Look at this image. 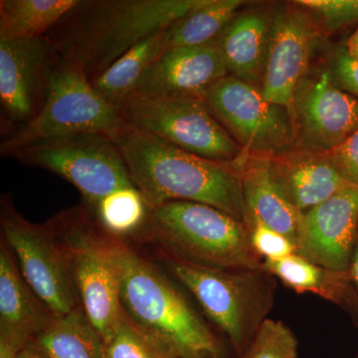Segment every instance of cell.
Here are the masks:
<instances>
[{
    "instance_id": "cell-7",
    "label": "cell",
    "mask_w": 358,
    "mask_h": 358,
    "mask_svg": "<svg viewBox=\"0 0 358 358\" xmlns=\"http://www.w3.org/2000/svg\"><path fill=\"white\" fill-rule=\"evenodd\" d=\"M127 126L117 107L106 101L76 66L56 57L46 101L39 114L0 143V155L33 143L79 134L108 136Z\"/></svg>"
},
{
    "instance_id": "cell-3",
    "label": "cell",
    "mask_w": 358,
    "mask_h": 358,
    "mask_svg": "<svg viewBox=\"0 0 358 358\" xmlns=\"http://www.w3.org/2000/svg\"><path fill=\"white\" fill-rule=\"evenodd\" d=\"M122 310L171 358H226L225 348L185 296L150 261L114 238Z\"/></svg>"
},
{
    "instance_id": "cell-13",
    "label": "cell",
    "mask_w": 358,
    "mask_h": 358,
    "mask_svg": "<svg viewBox=\"0 0 358 358\" xmlns=\"http://www.w3.org/2000/svg\"><path fill=\"white\" fill-rule=\"evenodd\" d=\"M55 61L46 36L0 41V107L6 138L43 108Z\"/></svg>"
},
{
    "instance_id": "cell-5",
    "label": "cell",
    "mask_w": 358,
    "mask_h": 358,
    "mask_svg": "<svg viewBox=\"0 0 358 358\" xmlns=\"http://www.w3.org/2000/svg\"><path fill=\"white\" fill-rule=\"evenodd\" d=\"M47 225L64 253L82 310L105 341L124 313L115 237L86 206L61 212Z\"/></svg>"
},
{
    "instance_id": "cell-31",
    "label": "cell",
    "mask_w": 358,
    "mask_h": 358,
    "mask_svg": "<svg viewBox=\"0 0 358 358\" xmlns=\"http://www.w3.org/2000/svg\"><path fill=\"white\" fill-rule=\"evenodd\" d=\"M341 178L358 187V129L341 145L326 154Z\"/></svg>"
},
{
    "instance_id": "cell-11",
    "label": "cell",
    "mask_w": 358,
    "mask_h": 358,
    "mask_svg": "<svg viewBox=\"0 0 358 358\" xmlns=\"http://www.w3.org/2000/svg\"><path fill=\"white\" fill-rule=\"evenodd\" d=\"M4 242L20 263L21 274L52 317H60L79 308L69 266L49 226L23 217L7 197L1 200Z\"/></svg>"
},
{
    "instance_id": "cell-9",
    "label": "cell",
    "mask_w": 358,
    "mask_h": 358,
    "mask_svg": "<svg viewBox=\"0 0 358 358\" xmlns=\"http://www.w3.org/2000/svg\"><path fill=\"white\" fill-rule=\"evenodd\" d=\"M8 157L65 179L81 193L88 210L110 193L134 186L121 152L106 134H79L39 141Z\"/></svg>"
},
{
    "instance_id": "cell-35",
    "label": "cell",
    "mask_w": 358,
    "mask_h": 358,
    "mask_svg": "<svg viewBox=\"0 0 358 358\" xmlns=\"http://www.w3.org/2000/svg\"><path fill=\"white\" fill-rule=\"evenodd\" d=\"M350 274L352 277V282L357 285L358 289V243L357 248L352 254V263H350Z\"/></svg>"
},
{
    "instance_id": "cell-2",
    "label": "cell",
    "mask_w": 358,
    "mask_h": 358,
    "mask_svg": "<svg viewBox=\"0 0 358 358\" xmlns=\"http://www.w3.org/2000/svg\"><path fill=\"white\" fill-rule=\"evenodd\" d=\"M110 138L150 210L169 201L197 202L246 224L241 179L230 164L189 154L129 124Z\"/></svg>"
},
{
    "instance_id": "cell-32",
    "label": "cell",
    "mask_w": 358,
    "mask_h": 358,
    "mask_svg": "<svg viewBox=\"0 0 358 358\" xmlns=\"http://www.w3.org/2000/svg\"><path fill=\"white\" fill-rule=\"evenodd\" d=\"M329 73L339 87L358 98V61L348 55L345 47L334 54Z\"/></svg>"
},
{
    "instance_id": "cell-34",
    "label": "cell",
    "mask_w": 358,
    "mask_h": 358,
    "mask_svg": "<svg viewBox=\"0 0 358 358\" xmlns=\"http://www.w3.org/2000/svg\"><path fill=\"white\" fill-rule=\"evenodd\" d=\"M345 49L350 57L358 61V27L348 40Z\"/></svg>"
},
{
    "instance_id": "cell-15",
    "label": "cell",
    "mask_w": 358,
    "mask_h": 358,
    "mask_svg": "<svg viewBox=\"0 0 358 358\" xmlns=\"http://www.w3.org/2000/svg\"><path fill=\"white\" fill-rule=\"evenodd\" d=\"M315 30L305 9L287 8L275 16L260 86L268 102L291 112L294 92L307 72Z\"/></svg>"
},
{
    "instance_id": "cell-24",
    "label": "cell",
    "mask_w": 358,
    "mask_h": 358,
    "mask_svg": "<svg viewBox=\"0 0 358 358\" xmlns=\"http://www.w3.org/2000/svg\"><path fill=\"white\" fill-rule=\"evenodd\" d=\"M164 31L152 35L129 49L105 72L92 80L94 89L117 107L136 91L148 68L166 51Z\"/></svg>"
},
{
    "instance_id": "cell-25",
    "label": "cell",
    "mask_w": 358,
    "mask_h": 358,
    "mask_svg": "<svg viewBox=\"0 0 358 358\" xmlns=\"http://www.w3.org/2000/svg\"><path fill=\"white\" fill-rule=\"evenodd\" d=\"M243 0H208L164 31L167 49L201 46L215 41L243 6Z\"/></svg>"
},
{
    "instance_id": "cell-28",
    "label": "cell",
    "mask_w": 358,
    "mask_h": 358,
    "mask_svg": "<svg viewBox=\"0 0 358 358\" xmlns=\"http://www.w3.org/2000/svg\"><path fill=\"white\" fill-rule=\"evenodd\" d=\"M103 343L107 358H171L143 336L124 313Z\"/></svg>"
},
{
    "instance_id": "cell-27",
    "label": "cell",
    "mask_w": 358,
    "mask_h": 358,
    "mask_svg": "<svg viewBox=\"0 0 358 358\" xmlns=\"http://www.w3.org/2000/svg\"><path fill=\"white\" fill-rule=\"evenodd\" d=\"M298 348V339L284 322L267 319L241 358H296Z\"/></svg>"
},
{
    "instance_id": "cell-20",
    "label": "cell",
    "mask_w": 358,
    "mask_h": 358,
    "mask_svg": "<svg viewBox=\"0 0 358 358\" xmlns=\"http://www.w3.org/2000/svg\"><path fill=\"white\" fill-rule=\"evenodd\" d=\"M52 315L33 293L14 261L10 249L0 248V329L34 338Z\"/></svg>"
},
{
    "instance_id": "cell-23",
    "label": "cell",
    "mask_w": 358,
    "mask_h": 358,
    "mask_svg": "<svg viewBox=\"0 0 358 358\" xmlns=\"http://www.w3.org/2000/svg\"><path fill=\"white\" fill-rule=\"evenodd\" d=\"M79 0H0V41L45 36Z\"/></svg>"
},
{
    "instance_id": "cell-6",
    "label": "cell",
    "mask_w": 358,
    "mask_h": 358,
    "mask_svg": "<svg viewBox=\"0 0 358 358\" xmlns=\"http://www.w3.org/2000/svg\"><path fill=\"white\" fill-rule=\"evenodd\" d=\"M166 267L202 310L243 353L274 303L275 285L265 270L203 267L169 257Z\"/></svg>"
},
{
    "instance_id": "cell-14",
    "label": "cell",
    "mask_w": 358,
    "mask_h": 358,
    "mask_svg": "<svg viewBox=\"0 0 358 358\" xmlns=\"http://www.w3.org/2000/svg\"><path fill=\"white\" fill-rule=\"evenodd\" d=\"M358 225V187L348 185L301 214L296 254L331 270L350 271Z\"/></svg>"
},
{
    "instance_id": "cell-1",
    "label": "cell",
    "mask_w": 358,
    "mask_h": 358,
    "mask_svg": "<svg viewBox=\"0 0 358 358\" xmlns=\"http://www.w3.org/2000/svg\"><path fill=\"white\" fill-rule=\"evenodd\" d=\"M208 0H79L45 36L56 57L90 81L129 49Z\"/></svg>"
},
{
    "instance_id": "cell-16",
    "label": "cell",
    "mask_w": 358,
    "mask_h": 358,
    "mask_svg": "<svg viewBox=\"0 0 358 358\" xmlns=\"http://www.w3.org/2000/svg\"><path fill=\"white\" fill-rule=\"evenodd\" d=\"M226 76L227 69L215 40L201 46L167 49L148 68L134 92L202 98Z\"/></svg>"
},
{
    "instance_id": "cell-30",
    "label": "cell",
    "mask_w": 358,
    "mask_h": 358,
    "mask_svg": "<svg viewBox=\"0 0 358 358\" xmlns=\"http://www.w3.org/2000/svg\"><path fill=\"white\" fill-rule=\"evenodd\" d=\"M250 242L264 261H278L296 254V246L286 236L257 220L246 222Z\"/></svg>"
},
{
    "instance_id": "cell-18",
    "label": "cell",
    "mask_w": 358,
    "mask_h": 358,
    "mask_svg": "<svg viewBox=\"0 0 358 358\" xmlns=\"http://www.w3.org/2000/svg\"><path fill=\"white\" fill-rule=\"evenodd\" d=\"M274 17L260 9L239 11L216 39L229 76L260 89Z\"/></svg>"
},
{
    "instance_id": "cell-10",
    "label": "cell",
    "mask_w": 358,
    "mask_h": 358,
    "mask_svg": "<svg viewBox=\"0 0 358 358\" xmlns=\"http://www.w3.org/2000/svg\"><path fill=\"white\" fill-rule=\"evenodd\" d=\"M201 99L246 157L273 159L298 150L291 112L253 85L228 75Z\"/></svg>"
},
{
    "instance_id": "cell-12",
    "label": "cell",
    "mask_w": 358,
    "mask_h": 358,
    "mask_svg": "<svg viewBox=\"0 0 358 358\" xmlns=\"http://www.w3.org/2000/svg\"><path fill=\"white\" fill-rule=\"evenodd\" d=\"M299 150L327 154L358 129V99L339 88L329 71L303 78L291 106Z\"/></svg>"
},
{
    "instance_id": "cell-8",
    "label": "cell",
    "mask_w": 358,
    "mask_h": 358,
    "mask_svg": "<svg viewBox=\"0 0 358 358\" xmlns=\"http://www.w3.org/2000/svg\"><path fill=\"white\" fill-rule=\"evenodd\" d=\"M117 108L129 126L189 154L223 164H233L244 155L201 98L134 92Z\"/></svg>"
},
{
    "instance_id": "cell-26",
    "label": "cell",
    "mask_w": 358,
    "mask_h": 358,
    "mask_svg": "<svg viewBox=\"0 0 358 358\" xmlns=\"http://www.w3.org/2000/svg\"><path fill=\"white\" fill-rule=\"evenodd\" d=\"M89 211L108 234L117 238L143 229L150 214L143 195L134 186L110 193Z\"/></svg>"
},
{
    "instance_id": "cell-21",
    "label": "cell",
    "mask_w": 358,
    "mask_h": 358,
    "mask_svg": "<svg viewBox=\"0 0 358 358\" xmlns=\"http://www.w3.org/2000/svg\"><path fill=\"white\" fill-rule=\"evenodd\" d=\"M263 268L296 293L317 294L341 307L352 303V279L350 271L341 272L324 268L299 254L278 261L265 260Z\"/></svg>"
},
{
    "instance_id": "cell-17",
    "label": "cell",
    "mask_w": 358,
    "mask_h": 358,
    "mask_svg": "<svg viewBox=\"0 0 358 358\" xmlns=\"http://www.w3.org/2000/svg\"><path fill=\"white\" fill-rule=\"evenodd\" d=\"M273 176L296 210L306 212L350 185L326 154L296 150L268 159Z\"/></svg>"
},
{
    "instance_id": "cell-19",
    "label": "cell",
    "mask_w": 358,
    "mask_h": 358,
    "mask_svg": "<svg viewBox=\"0 0 358 358\" xmlns=\"http://www.w3.org/2000/svg\"><path fill=\"white\" fill-rule=\"evenodd\" d=\"M241 179L247 221L257 220L281 233L296 246L301 212L285 196L268 159L242 155L233 162Z\"/></svg>"
},
{
    "instance_id": "cell-29",
    "label": "cell",
    "mask_w": 358,
    "mask_h": 358,
    "mask_svg": "<svg viewBox=\"0 0 358 358\" xmlns=\"http://www.w3.org/2000/svg\"><path fill=\"white\" fill-rule=\"evenodd\" d=\"M294 3L310 14L315 27L329 34L358 22V0H300Z\"/></svg>"
},
{
    "instance_id": "cell-33",
    "label": "cell",
    "mask_w": 358,
    "mask_h": 358,
    "mask_svg": "<svg viewBox=\"0 0 358 358\" xmlns=\"http://www.w3.org/2000/svg\"><path fill=\"white\" fill-rule=\"evenodd\" d=\"M17 358H47L43 355V352L40 350L38 346L36 345V343H34V341H32L31 343H29L23 352L18 355Z\"/></svg>"
},
{
    "instance_id": "cell-22",
    "label": "cell",
    "mask_w": 358,
    "mask_h": 358,
    "mask_svg": "<svg viewBox=\"0 0 358 358\" xmlns=\"http://www.w3.org/2000/svg\"><path fill=\"white\" fill-rule=\"evenodd\" d=\"M33 341L47 358H107L102 336L82 308L52 317Z\"/></svg>"
},
{
    "instance_id": "cell-4",
    "label": "cell",
    "mask_w": 358,
    "mask_h": 358,
    "mask_svg": "<svg viewBox=\"0 0 358 358\" xmlns=\"http://www.w3.org/2000/svg\"><path fill=\"white\" fill-rule=\"evenodd\" d=\"M143 230L171 258L208 268L263 270L246 224L210 205L166 202L150 210Z\"/></svg>"
}]
</instances>
